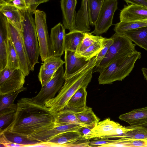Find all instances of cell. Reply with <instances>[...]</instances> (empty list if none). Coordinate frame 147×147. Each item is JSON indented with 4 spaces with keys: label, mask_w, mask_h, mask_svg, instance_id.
Instances as JSON below:
<instances>
[{
    "label": "cell",
    "mask_w": 147,
    "mask_h": 147,
    "mask_svg": "<svg viewBox=\"0 0 147 147\" xmlns=\"http://www.w3.org/2000/svg\"><path fill=\"white\" fill-rule=\"evenodd\" d=\"M86 88L84 87L79 88L69 99L64 109L75 113L84 110L87 107L86 105L87 93Z\"/></svg>",
    "instance_id": "cell-18"
},
{
    "label": "cell",
    "mask_w": 147,
    "mask_h": 147,
    "mask_svg": "<svg viewBox=\"0 0 147 147\" xmlns=\"http://www.w3.org/2000/svg\"><path fill=\"white\" fill-rule=\"evenodd\" d=\"M8 29L9 37L12 41L18 56L19 68L26 76H27L30 70L21 32L8 20Z\"/></svg>",
    "instance_id": "cell-10"
},
{
    "label": "cell",
    "mask_w": 147,
    "mask_h": 147,
    "mask_svg": "<svg viewBox=\"0 0 147 147\" xmlns=\"http://www.w3.org/2000/svg\"><path fill=\"white\" fill-rule=\"evenodd\" d=\"M106 38L100 36L91 46L80 53L76 54L79 56L84 58L87 61H89L93 57L96 56L103 48Z\"/></svg>",
    "instance_id": "cell-29"
},
{
    "label": "cell",
    "mask_w": 147,
    "mask_h": 147,
    "mask_svg": "<svg viewBox=\"0 0 147 147\" xmlns=\"http://www.w3.org/2000/svg\"><path fill=\"white\" fill-rule=\"evenodd\" d=\"M141 70L144 78L147 82V68H142Z\"/></svg>",
    "instance_id": "cell-47"
},
{
    "label": "cell",
    "mask_w": 147,
    "mask_h": 147,
    "mask_svg": "<svg viewBox=\"0 0 147 147\" xmlns=\"http://www.w3.org/2000/svg\"><path fill=\"white\" fill-rule=\"evenodd\" d=\"M55 127L70 124L84 126L77 118L75 113L70 110L63 109L55 113Z\"/></svg>",
    "instance_id": "cell-23"
},
{
    "label": "cell",
    "mask_w": 147,
    "mask_h": 147,
    "mask_svg": "<svg viewBox=\"0 0 147 147\" xmlns=\"http://www.w3.org/2000/svg\"><path fill=\"white\" fill-rule=\"evenodd\" d=\"M2 132L9 141L13 143L22 145L24 147L32 146L42 142L17 133L8 131H4Z\"/></svg>",
    "instance_id": "cell-27"
},
{
    "label": "cell",
    "mask_w": 147,
    "mask_h": 147,
    "mask_svg": "<svg viewBox=\"0 0 147 147\" xmlns=\"http://www.w3.org/2000/svg\"><path fill=\"white\" fill-rule=\"evenodd\" d=\"M25 77L19 68L6 67L0 71V95L22 88L25 82Z\"/></svg>",
    "instance_id": "cell-7"
},
{
    "label": "cell",
    "mask_w": 147,
    "mask_h": 147,
    "mask_svg": "<svg viewBox=\"0 0 147 147\" xmlns=\"http://www.w3.org/2000/svg\"><path fill=\"white\" fill-rule=\"evenodd\" d=\"M16 110H12L0 114V133L2 132L13 121Z\"/></svg>",
    "instance_id": "cell-36"
},
{
    "label": "cell",
    "mask_w": 147,
    "mask_h": 147,
    "mask_svg": "<svg viewBox=\"0 0 147 147\" xmlns=\"http://www.w3.org/2000/svg\"></svg>",
    "instance_id": "cell-50"
},
{
    "label": "cell",
    "mask_w": 147,
    "mask_h": 147,
    "mask_svg": "<svg viewBox=\"0 0 147 147\" xmlns=\"http://www.w3.org/2000/svg\"><path fill=\"white\" fill-rule=\"evenodd\" d=\"M75 115L84 126L91 129L97 124L100 120L94 113L92 109L88 107L81 112L75 113Z\"/></svg>",
    "instance_id": "cell-28"
},
{
    "label": "cell",
    "mask_w": 147,
    "mask_h": 147,
    "mask_svg": "<svg viewBox=\"0 0 147 147\" xmlns=\"http://www.w3.org/2000/svg\"><path fill=\"white\" fill-rule=\"evenodd\" d=\"M120 22L147 20V7L135 5H125L119 15Z\"/></svg>",
    "instance_id": "cell-14"
},
{
    "label": "cell",
    "mask_w": 147,
    "mask_h": 147,
    "mask_svg": "<svg viewBox=\"0 0 147 147\" xmlns=\"http://www.w3.org/2000/svg\"><path fill=\"white\" fill-rule=\"evenodd\" d=\"M117 6V0H105L91 34L98 36L106 33L113 25V20Z\"/></svg>",
    "instance_id": "cell-9"
},
{
    "label": "cell",
    "mask_w": 147,
    "mask_h": 147,
    "mask_svg": "<svg viewBox=\"0 0 147 147\" xmlns=\"http://www.w3.org/2000/svg\"><path fill=\"white\" fill-rule=\"evenodd\" d=\"M8 38L7 19L0 13V71L6 67L7 49Z\"/></svg>",
    "instance_id": "cell-16"
},
{
    "label": "cell",
    "mask_w": 147,
    "mask_h": 147,
    "mask_svg": "<svg viewBox=\"0 0 147 147\" xmlns=\"http://www.w3.org/2000/svg\"><path fill=\"white\" fill-rule=\"evenodd\" d=\"M85 32L75 28L69 33L66 34L65 38L64 50L76 52L78 47L84 38Z\"/></svg>",
    "instance_id": "cell-21"
},
{
    "label": "cell",
    "mask_w": 147,
    "mask_h": 147,
    "mask_svg": "<svg viewBox=\"0 0 147 147\" xmlns=\"http://www.w3.org/2000/svg\"><path fill=\"white\" fill-rule=\"evenodd\" d=\"M14 6L20 10H28L24 0H7Z\"/></svg>",
    "instance_id": "cell-44"
},
{
    "label": "cell",
    "mask_w": 147,
    "mask_h": 147,
    "mask_svg": "<svg viewBox=\"0 0 147 147\" xmlns=\"http://www.w3.org/2000/svg\"><path fill=\"white\" fill-rule=\"evenodd\" d=\"M131 128L122 126L120 124L115 127L107 135L101 138H121L122 135Z\"/></svg>",
    "instance_id": "cell-39"
},
{
    "label": "cell",
    "mask_w": 147,
    "mask_h": 147,
    "mask_svg": "<svg viewBox=\"0 0 147 147\" xmlns=\"http://www.w3.org/2000/svg\"><path fill=\"white\" fill-rule=\"evenodd\" d=\"M9 68H19V59L13 43L9 37L7 40V65ZM20 69V68H19Z\"/></svg>",
    "instance_id": "cell-33"
},
{
    "label": "cell",
    "mask_w": 147,
    "mask_h": 147,
    "mask_svg": "<svg viewBox=\"0 0 147 147\" xmlns=\"http://www.w3.org/2000/svg\"><path fill=\"white\" fill-rule=\"evenodd\" d=\"M126 127L132 129L123 134L121 138L138 139H147V129L146 128L140 126Z\"/></svg>",
    "instance_id": "cell-34"
},
{
    "label": "cell",
    "mask_w": 147,
    "mask_h": 147,
    "mask_svg": "<svg viewBox=\"0 0 147 147\" xmlns=\"http://www.w3.org/2000/svg\"><path fill=\"white\" fill-rule=\"evenodd\" d=\"M35 22L39 47L40 55L42 62L52 56L51 44L47 30L46 14L42 11L36 10Z\"/></svg>",
    "instance_id": "cell-6"
},
{
    "label": "cell",
    "mask_w": 147,
    "mask_h": 147,
    "mask_svg": "<svg viewBox=\"0 0 147 147\" xmlns=\"http://www.w3.org/2000/svg\"><path fill=\"white\" fill-rule=\"evenodd\" d=\"M77 131L82 137V139L84 140H90L92 138L93 133L92 129L84 126H82Z\"/></svg>",
    "instance_id": "cell-42"
},
{
    "label": "cell",
    "mask_w": 147,
    "mask_h": 147,
    "mask_svg": "<svg viewBox=\"0 0 147 147\" xmlns=\"http://www.w3.org/2000/svg\"><path fill=\"white\" fill-rule=\"evenodd\" d=\"M96 57L92 58L75 74L65 80L57 95L46 102L45 106L53 113H57L64 109L69 99L79 88H87L92 79Z\"/></svg>",
    "instance_id": "cell-2"
},
{
    "label": "cell",
    "mask_w": 147,
    "mask_h": 147,
    "mask_svg": "<svg viewBox=\"0 0 147 147\" xmlns=\"http://www.w3.org/2000/svg\"><path fill=\"white\" fill-rule=\"evenodd\" d=\"M113 39L111 37L110 38H105L104 46L102 49L96 56L95 66L99 65L106 55L108 50L113 42Z\"/></svg>",
    "instance_id": "cell-40"
},
{
    "label": "cell",
    "mask_w": 147,
    "mask_h": 147,
    "mask_svg": "<svg viewBox=\"0 0 147 147\" xmlns=\"http://www.w3.org/2000/svg\"><path fill=\"white\" fill-rule=\"evenodd\" d=\"M17 108L12 123L3 131H10L30 137L55 127V113L32 98L23 97L18 100Z\"/></svg>",
    "instance_id": "cell-1"
},
{
    "label": "cell",
    "mask_w": 147,
    "mask_h": 147,
    "mask_svg": "<svg viewBox=\"0 0 147 147\" xmlns=\"http://www.w3.org/2000/svg\"><path fill=\"white\" fill-rule=\"evenodd\" d=\"M64 70L62 65L56 70L52 79L44 86L35 96L32 98L36 103L45 105L46 102L55 97L56 94L60 91L65 81Z\"/></svg>",
    "instance_id": "cell-8"
},
{
    "label": "cell",
    "mask_w": 147,
    "mask_h": 147,
    "mask_svg": "<svg viewBox=\"0 0 147 147\" xmlns=\"http://www.w3.org/2000/svg\"><path fill=\"white\" fill-rule=\"evenodd\" d=\"M42 66L45 69H57L65 63L61 57L52 55L47 58L43 62Z\"/></svg>",
    "instance_id": "cell-35"
},
{
    "label": "cell",
    "mask_w": 147,
    "mask_h": 147,
    "mask_svg": "<svg viewBox=\"0 0 147 147\" xmlns=\"http://www.w3.org/2000/svg\"><path fill=\"white\" fill-rule=\"evenodd\" d=\"M57 69H45L41 66L38 76L42 87L45 85L52 79Z\"/></svg>",
    "instance_id": "cell-38"
},
{
    "label": "cell",
    "mask_w": 147,
    "mask_h": 147,
    "mask_svg": "<svg viewBox=\"0 0 147 147\" xmlns=\"http://www.w3.org/2000/svg\"><path fill=\"white\" fill-rule=\"evenodd\" d=\"M82 126L70 124L55 127L54 128L40 132L29 138L42 142H46L55 136L61 133L71 131H77Z\"/></svg>",
    "instance_id": "cell-17"
},
{
    "label": "cell",
    "mask_w": 147,
    "mask_h": 147,
    "mask_svg": "<svg viewBox=\"0 0 147 147\" xmlns=\"http://www.w3.org/2000/svg\"><path fill=\"white\" fill-rule=\"evenodd\" d=\"M77 0H61L63 25L65 29L71 31L75 28Z\"/></svg>",
    "instance_id": "cell-15"
},
{
    "label": "cell",
    "mask_w": 147,
    "mask_h": 147,
    "mask_svg": "<svg viewBox=\"0 0 147 147\" xmlns=\"http://www.w3.org/2000/svg\"><path fill=\"white\" fill-rule=\"evenodd\" d=\"M21 11L23 19L22 30L20 32L28 59L30 69L33 71L35 65L38 63V59L40 55L35 20L32 13L27 10Z\"/></svg>",
    "instance_id": "cell-4"
},
{
    "label": "cell",
    "mask_w": 147,
    "mask_h": 147,
    "mask_svg": "<svg viewBox=\"0 0 147 147\" xmlns=\"http://www.w3.org/2000/svg\"><path fill=\"white\" fill-rule=\"evenodd\" d=\"M65 70L64 78L65 80L72 77L86 65L89 61H87L82 57L79 56L76 52L65 50Z\"/></svg>",
    "instance_id": "cell-11"
},
{
    "label": "cell",
    "mask_w": 147,
    "mask_h": 147,
    "mask_svg": "<svg viewBox=\"0 0 147 147\" xmlns=\"http://www.w3.org/2000/svg\"><path fill=\"white\" fill-rule=\"evenodd\" d=\"M110 147H147V139H138L122 138L115 141Z\"/></svg>",
    "instance_id": "cell-32"
},
{
    "label": "cell",
    "mask_w": 147,
    "mask_h": 147,
    "mask_svg": "<svg viewBox=\"0 0 147 147\" xmlns=\"http://www.w3.org/2000/svg\"><path fill=\"white\" fill-rule=\"evenodd\" d=\"M105 0H88V13L90 25L94 26Z\"/></svg>",
    "instance_id": "cell-30"
},
{
    "label": "cell",
    "mask_w": 147,
    "mask_h": 147,
    "mask_svg": "<svg viewBox=\"0 0 147 147\" xmlns=\"http://www.w3.org/2000/svg\"><path fill=\"white\" fill-rule=\"evenodd\" d=\"M24 1L28 9L27 11L34 13L38 6L35 0H24Z\"/></svg>",
    "instance_id": "cell-45"
},
{
    "label": "cell",
    "mask_w": 147,
    "mask_h": 147,
    "mask_svg": "<svg viewBox=\"0 0 147 147\" xmlns=\"http://www.w3.org/2000/svg\"><path fill=\"white\" fill-rule=\"evenodd\" d=\"M111 37L113 40L112 44L99 65L94 68L93 73H100L114 60L129 54L136 50V45L123 34L115 32Z\"/></svg>",
    "instance_id": "cell-5"
},
{
    "label": "cell",
    "mask_w": 147,
    "mask_h": 147,
    "mask_svg": "<svg viewBox=\"0 0 147 147\" xmlns=\"http://www.w3.org/2000/svg\"><path fill=\"white\" fill-rule=\"evenodd\" d=\"M90 140L89 147H102L110 143L113 142L114 140H111L108 138L97 137L90 139Z\"/></svg>",
    "instance_id": "cell-41"
},
{
    "label": "cell",
    "mask_w": 147,
    "mask_h": 147,
    "mask_svg": "<svg viewBox=\"0 0 147 147\" xmlns=\"http://www.w3.org/2000/svg\"><path fill=\"white\" fill-rule=\"evenodd\" d=\"M49 0H35V1L36 3L38 5L41 3L46 2Z\"/></svg>",
    "instance_id": "cell-48"
},
{
    "label": "cell",
    "mask_w": 147,
    "mask_h": 147,
    "mask_svg": "<svg viewBox=\"0 0 147 147\" xmlns=\"http://www.w3.org/2000/svg\"><path fill=\"white\" fill-rule=\"evenodd\" d=\"M119 124L117 122L111 120L109 118L99 121L92 129L93 133L92 138L102 137L108 135L115 127Z\"/></svg>",
    "instance_id": "cell-24"
},
{
    "label": "cell",
    "mask_w": 147,
    "mask_h": 147,
    "mask_svg": "<svg viewBox=\"0 0 147 147\" xmlns=\"http://www.w3.org/2000/svg\"><path fill=\"white\" fill-rule=\"evenodd\" d=\"M128 4L142 5L147 7V0H124Z\"/></svg>",
    "instance_id": "cell-46"
},
{
    "label": "cell",
    "mask_w": 147,
    "mask_h": 147,
    "mask_svg": "<svg viewBox=\"0 0 147 147\" xmlns=\"http://www.w3.org/2000/svg\"><path fill=\"white\" fill-rule=\"evenodd\" d=\"M141 58V53L136 50L114 60L100 73L99 84H111L115 81L122 80L129 75L137 60Z\"/></svg>",
    "instance_id": "cell-3"
},
{
    "label": "cell",
    "mask_w": 147,
    "mask_h": 147,
    "mask_svg": "<svg viewBox=\"0 0 147 147\" xmlns=\"http://www.w3.org/2000/svg\"><path fill=\"white\" fill-rule=\"evenodd\" d=\"M122 34L147 51V26L130 30Z\"/></svg>",
    "instance_id": "cell-22"
},
{
    "label": "cell",
    "mask_w": 147,
    "mask_h": 147,
    "mask_svg": "<svg viewBox=\"0 0 147 147\" xmlns=\"http://www.w3.org/2000/svg\"><path fill=\"white\" fill-rule=\"evenodd\" d=\"M138 126H141L145 127L147 129V123H146L144 124H143V125H138Z\"/></svg>",
    "instance_id": "cell-49"
},
{
    "label": "cell",
    "mask_w": 147,
    "mask_h": 147,
    "mask_svg": "<svg viewBox=\"0 0 147 147\" xmlns=\"http://www.w3.org/2000/svg\"><path fill=\"white\" fill-rule=\"evenodd\" d=\"M119 118L127 122L131 126H138L147 123V106L135 109L121 115Z\"/></svg>",
    "instance_id": "cell-19"
},
{
    "label": "cell",
    "mask_w": 147,
    "mask_h": 147,
    "mask_svg": "<svg viewBox=\"0 0 147 147\" xmlns=\"http://www.w3.org/2000/svg\"><path fill=\"white\" fill-rule=\"evenodd\" d=\"M26 89V88L24 87L18 91L0 96V114L11 110H17V105L14 104V101L19 93Z\"/></svg>",
    "instance_id": "cell-26"
},
{
    "label": "cell",
    "mask_w": 147,
    "mask_h": 147,
    "mask_svg": "<svg viewBox=\"0 0 147 147\" xmlns=\"http://www.w3.org/2000/svg\"><path fill=\"white\" fill-rule=\"evenodd\" d=\"M100 36H94L91 33L85 32L84 38L78 47L76 53L79 54L85 50L98 39Z\"/></svg>",
    "instance_id": "cell-37"
},
{
    "label": "cell",
    "mask_w": 147,
    "mask_h": 147,
    "mask_svg": "<svg viewBox=\"0 0 147 147\" xmlns=\"http://www.w3.org/2000/svg\"><path fill=\"white\" fill-rule=\"evenodd\" d=\"M80 139L82 137L77 131H71L60 134L46 142L56 144L57 147H64V145Z\"/></svg>",
    "instance_id": "cell-25"
},
{
    "label": "cell",
    "mask_w": 147,
    "mask_h": 147,
    "mask_svg": "<svg viewBox=\"0 0 147 147\" xmlns=\"http://www.w3.org/2000/svg\"><path fill=\"white\" fill-rule=\"evenodd\" d=\"M0 147H24V146L13 143L9 141L5 137L3 133H0Z\"/></svg>",
    "instance_id": "cell-43"
},
{
    "label": "cell",
    "mask_w": 147,
    "mask_h": 147,
    "mask_svg": "<svg viewBox=\"0 0 147 147\" xmlns=\"http://www.w3.org/2000/svg\"><path fill=\"white\" fill-rule=\"evenodd\" d=\"M65 29L60 22L51 29L50 38L52 55L61 57L63 54Z\"/></svg>",
    "instance_id": "cell-12"
},
{
    "label": "cell",
    "mask_w": 147,
    "mask_h": 147,
    "mask_svg": "<svg viewBox=\"0 0 147 147\" xmlns=\"http://www.w3.org/2000/svg\"><path fill=\"white\" fill-rule=\"evenodd\" d=\"M0 13L19 30L22 31L23 16L20 10L7 0H0Z\"/></svg>",
    "instance_id": "cell-13"
},
{
    "label": "cell",
    "mask_w": 147,
    "mask_h": 147,
    "mask_svg": "<svg viewBox=\"0 0 147 147\" xmlns=\"http://www.w3.org/2000/svg\"><path fill=\"white\" fill-rule=\"evenodd\" d=\"M88 0H82L80 8L77 13L75 28L84 32L90 30L88 13Z\"/></svg>",
    "instance_id": "cell-20"
},
{
    "label": "cell",
    "mask_w": 147,
    "mask_h": 147,
    "mask_svg": "<svg viewBox=\"0 0 147 147\" xmlns=\"http://www.w3.org/2000/svg\"><path fill=\"white\" fill-rule=\"evenodd\" d=\"M113 30L115 33L122 34L132 29L147 26V20L129 22H120L114 25Z\"/></svg>",
    "instance_id": "cell-31"
}]
</instances>
